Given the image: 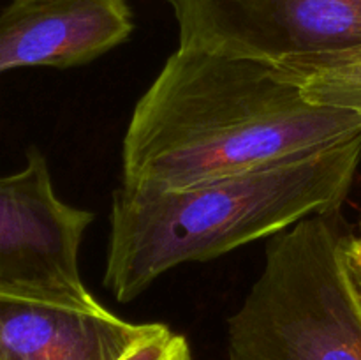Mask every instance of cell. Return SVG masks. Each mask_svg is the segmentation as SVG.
<instances>
[{"mask_svg": "<svg viewBox=\"0 0 361 360\" xmlns=\"http://www.w3.org/2000/svg\"><path fill=\"white\" fill-rule=\"evenodd\" d=\"M341 212L271 236L259 277L228 320L229 360H361V306Z\"/></svg>", "mask_w": 361, "mask_h": 360, "instance_id": "cell-3", "label": "cell"}, {"mask_svg": "<svg viewBox=\"0 0 361 360\" xmlns=\"http://www.w3.org/2000/svg\"><path fill=\"white\" fill-rule=\"evenodd\" d=\"M120 360H192V352L182 334H176L164 323H155L154 330Z\"/></svg>", "mask_w": 361, "mask_h": 360, "instance_id": "cell-9", "label": "cell"}, {"mask_svg": "<svg viewBox=\"0 0 361 360\" xmlns=\"http://www.w3.org/2000/svg\"><path fill=\"white\" fill-rule=\"evenodd\" d=\"M345 268H348L349 281H351L355 295L358 299L361 306V229L358 235L349 236L348 244H345Z\"/></svg>", "mask_w": 361, "mask_h": 360, "instance_id": "cell-10", "label": "cell"}, {"mask_svg": "<svg viewBox=\"0 0 361 360\" xmlns=\"http://www.w3.org/2000/svg\"><path fill=\"white\" fill-rule=\"evenodd\" d=\"M133 28L126 0H13L0 14V74L88 64Z\"/></svg>", "mask_w": 361, "mask_h": 360, "instance_id": "cell-7", "label": "cell"}, {"mask_svg": "<svg viewBox=\"0 0 361 360\" xmlns=\"http://www.w3.org/2000/svg\"><path fill=\"white\" fill-rule=\"evenodd\" d=\"M360 134V115L309 102L274 62L176 48L130 116L122 186L187 189Z\"/></svg>", "mask_w": 361, "mask_h": 360, "instance_id": "cell-1", "label": "cell"}, {"mask_svg": "<svg viewBox=\"0 0 361 360\" xmlns=\"http://www.w3.org/2000/svg\"><path fill=\"white\" fill-rule=\"evenodd\" d=\"M178 48L282 62L361 46V0H168Z\"/></svg>", "mask_w": 361, "mask_h": 360, "instance_id": "cell-4", "label": "cell"}, {"mask_svg": "<svg viewBox=\"0 0 361 360\" xmlns=\"http://www.w3.org/2000/svg\"><path fill=\"white\" fill-rule=\"evenodd\" d=\"M94 215L63 203L46 157L30 148L27 164L0 176V288L92 302L80 274V246Z\"/></svg>", "mask_w": 361, "mask_h": 360, "instance_id": "cell-5", "label": "cell"}, {"mask_svg": "<svg viewBox=\"0 0 361 360\" xmlns=\"http://www.w3.org/2000/svg\"><path fill=\"white\" fill-rule=\"evenodd\" d=\"M275 66L312 104L345 109L361 116V46L321 55L293 56Z\"/></svg>", "mask_w": 361, "mask_h": 360, "instance_id": "cell-8", "label": "cell"}, {"mask_svg": "<svg viewBox=\"0 0 361 360\" xmlns=\"http://www.w3.org/2000/svg\"><path fill=\"white\" fill-rule=\"evenodd\" d=\"M361 162V134L316 154L178 191L120 184L111 200L104 286L118 302L189 261H208L302 219L341 212Z\"/></svg>", "mask_w": 361, "mask_h": 360, "instance_id": "cell-2", "label": "cell"}, {"mask_svg": "<svg viewBox=\"0 0 361 360\" xmlns=\"http://www.w3.org/2000/svg\"><path fill=\"white\" fill-rule=\"evenodd\" d=\"M155 323L92 302L0 288V360H120Z\"/></svg>", "mask_w": 361, "mask_h": 360, "instance_id": "cell-6", "label": "cell"}]
</instances>
